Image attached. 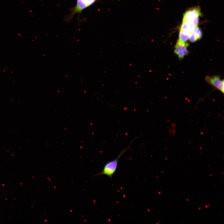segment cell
Returning <instances> with one entry per match:
<instances>
[{"instance_id": "obj_1", "label": "cell", "mask_w": 224, "mask_h": 224, "mask_svg": "<svg viewBox=\"0 0 224 224\" xmlns=\"http://www.w3.org/2000/svg\"><path fill=\"white\" fill-rule=\"evenodd\" d=\"M129 147V146L128 147L122 150L116 158L110 161L105 163L103 166L102 170L94 176L105 175L109 177L110 180H111L113 175L117 169L119 158Z\"/></svg>"}, {"instance_id": "obj_2", "label": "cell", "mask_w": 224, "mask_h": 224, "mask_svg": "<svg viewBox=\"0 0 224 224\" xmlns=\"http://www.w3.org/2000/svg\"><path fill=\"white\" fill-rule=\"evenodd\" d=\"M205 80L208 84L224 93V80L221 79L220 76H207L205 77Z\"/></svg>"}, {"instance_id": "obj_3", "label": "cell", "mask_w": 224, "mask_h": 224, "mask_svg": "<svg viewBox=\"0 0 224 224\" xmlns=\"http://www.w3.org/2000/svg\"><path fill=\"white\" fill-rule=\"evenodd\" d=\"M189 44L187 42H181L177 40L174 46V52L180 60L183 59L189 53L188 47Z\"/></svg>"}, {"instance_id": "obj_4", "label": "cell", "mask_w": 224, "mask_h": 224, "mask_svg": "<svg viewBox=\"0 0 224 224\" xmlns=\"http://www.w3.org/2000/svg\"><path fill=\"white\" fill-rule=\"evenodd\" d=\"M201 15L200 9L199 7H192L187 10L184 13L182 22L199 16Z\"/></svg>"}, {"instance_id": "obj_5", "label": "cell", "mask_w": 224, "mask_h": 224, "mask_svg": "<svg viewBox=\"0 0 224 224\" xmlns=\"http://www.w3.org/2000/svg\"><path fill=\"white\" fill-rule=\"evenodd\" d=\"M96 0H77V4L73 10V13L81 12L85 8L92 4Z\"/></svg>"}, {"instance_id": "obj_6", "label": "cell", "mask_w": 224, "mask_h": 224, "mask_svg": "<svg viewBox=\"0 0 224 224\" xmlns=\"http://www.w3.org/2000/svg\"><path fill=\"white\" fill-rule=\"evenodd\" d=\"M195 26L193 19L188 20L182 22L180 30L191 34Z\"/></svg>"}, {"instance_id": "obj_7", "label": "cell", "mask_w": 224, "mask_h": 224, "mask_svg": "<svg viewBox=\"0 0 224 224\" xmlns=\"http://www.w3.org/2000/svg\"><path fill=\"white\" fill-rule=\"evenodd\" d=\"M190 35V33L180 30L177 41L181 42H186L189 39Z\"/></svg>"}, {"instance_id": "obj_8", "label": "cell", "mask_w": 224, "mask_h": 224, "mask_svg": "<svg viewBox=\"0 0 224 224\" xmlns=\"http://www.w3.org/2000/svg\"><path fill=\"white\" fill-rule=\"evenodd\" d=\"M195 34L198 40H200L202 36V32L201 29L198 26H195Z\"/></svg>"}]
</instances>
